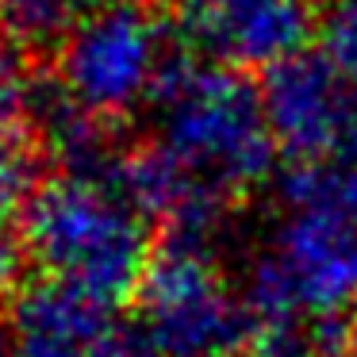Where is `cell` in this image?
Here are the masks:
<instances>
[{"mask_svg":"<svg viewBox=\"0 0 357 357\" xmlns=\"http://www.w3.org/2000/svg\"><path fill=\"white\" fill-rule=\"evenodd\" d=\"M265 338L357 307V154L300 165L242 292Z\"/></svg>","mask_w":357,"mask_h":357,"instance_id":"1","label":"cell"},{"mask_svg":"<svg viewBox=\"0 0 357 357\" xmlns=\"http://www.w3.org/2000/svg\"><path fill=\"white\" fill-rule=\"evenodd\" d=\"M154 146L215 208L254 192L277 162L261 93L215 62L169 58L154 89Z\"/></svg>","mask_w":357,"mask_h":357,"instance_id":"2","label":"cell"},{"mask_svg":"<svg viewBox=\"0 0 357 357\" xmlns=\"http://www.w3.org/2000/svg\"><path fill=\"white\" fill-rule=\"evenodd\" d=\"M27 254L50 280L116 307L139 292L150 269L146 215L112 181L54 177L24 208Z\"/></svg>","mask_w":357,"mask_h":357,"instance_id":"3","label":"cell"},{"mask_svg":"<svg viewBox=\"0 0 357 357\" xmlns=\"http://www.w3.org/2000/svg\"><path fill=\"white\" fill-rule=\"evenodd\" d=\"M139 326L165 357H238L254 334L250 307L208 238L169 234L150 257L139 292Z\"/></svg>","mask_w":357,"mask_h":357,"instance_id":"4","label":"cell"},{"mask_svg":"<svg viewBox=\"0 0 357 357\" xmlns=\"http://www.w3.org/2000/svg\"><path fill=\"white\" fill-rule=\"evenodd\" d=\"M165 62L158 20L139 0H112L85 12L62 43L58 85L96 119L127 116L154 100Z\"/></svg>","mask_w":357,"mask_h":357,"instance_id":"5","label":"cell"},{"mask_svg":"<svg viewBox=\"0 0 357 357\" xmlns=\"http://www.w3.org/2000/svg\"><path fill=\"white\" fill-rule=\"evenodd\" d=\"M273 139L288 158L311 165L334 158L354 123V85L323 54H296L273 66L261 85Z\"/></svg>","mask_w":357,"mask_h":357,"instance_id":"6","label":"cell"},{"mask_svg":"<svg viewBox=\"0 0 357 357\" xmlns=\"http://www.w3.org/2000/svg\"><path fill=\"white\" fill-rule=\"evenodd\" d=\"M185 39L215 66H261L265 73L303 54L315 35L311 0H192L181 8Z\"/></svg>","mask_w":357,"mask_h":357,"instance_id":"7","label":"cell"},{"mask_svg":"<svg viewBox=\"0 0 357 357\" xmlns=\"http://www.w3.org/2000/svg\"><path fill=\"white\" fill-rule=\"evenodd\" d=\"M16 357H89L112 331V311L73 288L47 280L20 296L12 319Z\"/></svg>","mask_w":357,"mask_h":357,"instance_id":"8","label":"cell"},{"mask_svg":"<svg viewBox=\"0 0 357 357\" xmlns=\"http://www.w3.org/2000/svg\"><path fill=\"white\" fill-rule=\"evenodd\" d=\"M85 0H0V35L12 47H54L77 27Z\"/></svg>","mask_w":357,"mask_h":357,"instance_id":"9","label":"cell"},{"mask_svg":"<svg viewBox=\"0 0 357 357\" xmlns=\"http://www.w3.org/2000/svg\"><path fill=\"white\" fill-rule=\"evenodd\" d=\"M319 54L357 89V0H334L319 20Z\"/></svg>","mask_w":357,"mask_h":357,"instance_id":"10","label":"cell"},{"mask_svg":"<svg viewBox=\"0 0 357 357\" xmlns=\"http://www.w3.org/2000/svg\"><path fill=\"white\" fill-rule=\"evenodd\" d=\"M35 196V158L20 139L0 142V215L27 208Z\"/></svg>","mask_w":357,"mask_h":357,"instance_id":"11","label":"cell"},{"mask_svg":"<svg viewBox=\"0 0 357 357\" xmlns=\"http://www.w3.org/2000/svg\"><path fill=\"white\" fill-rule=\"evenodd\" d=\"M27 116V89L20 85L16 47L0 35V142L16 139V127Z\"/></svg>","mask_w":357,"mask_h":357,"instance_id":"12","label":"cell"},{"mask_svg":"<svg viewBox=\"0 0 357 357\" xmlns=\"http://www.w3.org/2000/svg\"><path fill=\"white\" fill-rule=\"evenodd\" d=\"M24 257H27L24 231L12 227V215H0V296L16 288L20 273H24Z\"/></svg>","mask_w":357,"mask_h":357,"instance_id":"13","label":"cell"},{"mask_svg":"<svg viewBox=\"0 0 357 357\" xmlns=\"http://www.w3.org/2000/svg\"><path fill=\"white\" fill-rule=\"evenodd\" d=\"M89 357H165V354L142 331H123V326H112V331L93 346V354H89Z\"/></svg>","mask_w":357,"mask_h":357,"instance_id":"14","label":"cell"},{"mask_svg":"<svg viewBox=\"0 0 357 357\" xmlns=\"http://www.w3.org/2000/svg\"><path fill=\"white\" fill-rule=\"evenodd\" d=\"M261 357H331L323 346L315 342V334L303 331H288V334H273L261 342Z\"/></svg>","mask_w":357,"mask_h":357,"instance_id":"15","label":"cell"},{"mask_svg":"<svg viewBox=\"0 0 357 357\" xmlns=\"http://www.w3.org/2000/svg\"><path fill=\"white\" fill-rule=\"evenodd\" d=\"M342 357H357V315L349 319L346 334H342Z\"/></svg>","mask_w":357,"mask_h":357,"instance_id":"16","label":"cell"},{"mask_svg":"<svg viewBox=\"0 0 357 357\" xmlns=\"http://www.w3.org/2000/svg\"><path fill=\"white\" fill-rule=\"evenodd\" d=\"M0 357H16V338L0 326Z\"/></svg>","mask_w":357,"mask_h":357,"instance_id":"17","label":"cell"},{"mask_svg":"<svg viewBox=\"0 0 357 357\" xmlns=\"http://www.w3.org/2000/svg\"><path fill=\"white\" fill-rule=\"evenodd\" d=\"M142 8H146V4H158V8H169V4H181V8H188V4H192V0H139Z\"/></svg>","mask_w":357,"mask_h":357,"instance_id":"18","label":"cell"}]
</instances>
